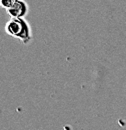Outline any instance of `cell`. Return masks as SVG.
Returning <instances> with one entry per match:
<instances>
[{
  "instance_id": "obj_1",
  "label": "cell",
  "mask_w": 126,
  "mask_h": 130,
  "mask_svg": "<svg viewBox=\"0 0 126 130\" xmlns=\"http://www.w3.org/2000/svg\"><path fill=\"white\" fill-rule=\"evenodd\" d=\"M7 35L19 40L22 44H28L32 40V29L25 18H9L5 24Z\"/></svg>"
},
{
  "instance_id": "obj_2",
  "label": "cell",
  "mask_w": 126,
  "mask_h": 130,
  "mask_svg": "<svg viewBox=\"0 0 126 130\" xmlns=\"http://www.w3.org/2000/svg\"><path fill=\"white\" fill-rule=\"evenodd\" d=\"M10 18H25L29 12L28 3L25 0H18L14 5L6 10Z\"/></svg>"
},
{
  "instance_id": "obj_3",
  "label": "cell",
  "mask_w": 126,
  "mask_h": 130,
  "mask_svg": "<svg viewBox=\"0 0 126 130\" xmlns=\"http://www.w3.org/2000/svg\"><path fill=\"white\" fill-rule=\"evenodd\" d=\"M17 1L18 0H0V7H2V8L7 10L12 5H14Z\"/></svg>"
}]
</instances>
